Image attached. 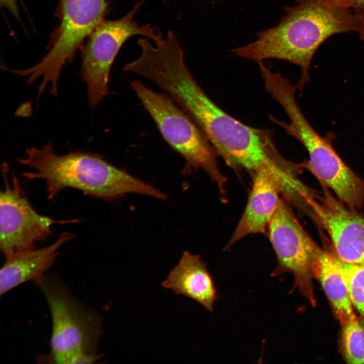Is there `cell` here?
<instances>
[{
	"label": "cell",
	"instance_id": "obj_1",
	"mask_svg": "<svg viewBox=\"0 0 364 364\" xmlns=\"http://www.w3.org/2000/svg\"><path fill=\"white\" fill-rule=\"evenodd\" d=\"M295 1V6L282 8L285 13L277 25L257 32L255 41L232 51L256 62L276 59L298 66L302 74L296 86L302 90L309 80L315 53L329 37L354 31L364 40V16L334 5L330 0Z\"/></svg>",
	"mask_w": 364,
	"mask_h": 364
},
{
	"label": "cell",
	"instance_id": "obj_2",
	"mask_svg": "<svg viewBox=\"0 0 364 364\" xmlns=\"http://www.w3.org/2000/svg\"><path fill=\"white\" fill-rule=\"evenodd\" d=\"M18 161L34 170L23 172L22 176L46 181L49 199L66 188L105 200L117 199L128 193L166 198L152 185L111 164L98 154L77 151L59 155L53 150L51 142L41 149H27L24 157Z\"/></svg>",
	"mask_w": 364,
	"mask_h": 364
},
{
	"label": "cell",
	"instance_id": "obj_3",
	"mask_svg": "<svg viewBox=\"0 0 364 364\" xmlns=\"http://www.w3.org/2000/svg\"><path fill=\"white\" fill-rule=\"evenodd\" d=\"M296 86L288 80L280 81L270 90L272 99L283 108L290 120L286 122L270 115L271 121L283 128L305 148L309 159L303 163L323 186L331 189L347 206L359 209L364 201V180L342 160L332 145L335 136L320 135L302 113L295 98Z\"/></svg>",
	"mask_w": 364,
	"mask_h": 364
},
{
	"label": "cell",
	"instance_id": "obj_4",
	"mask_svg": "<svg viewBox=\"0 0 364 364\" xmlns=\"http://www.w3.org/2000/svg\"><path fill=\"white\" fill-rule=\"evenodd\" d=\"M218 156L226 164L253 174L261 169L275 170L284 157L269 129L249 126L229 115L210 99L195 120Z\"/></svg>",
	"mask_w": 364,
	"mask_h": 364
},
{
	"label": "cell",
	"instance_id": "obj_5",
	"mask_svg": "<svg viewBox=\"0 0 364 364\" xmlns=\"http://www.w3.org/2000/svg\"><path fill=\"white\" fill-rule=\"evenodd\" d=\"M130 85L165 142L185 159L183 173L203 170L224 195L226 179L218 167L217 155L197 124L167 95L153 91L139 80L131 81Z\"/></svg>",
	"mask_w": 364,
	"mask_h": 364
},
{
	"label": "cell",
	"instance_id": "obj_6",
	"mask_svg": "<svg viewBox=\"0 0 364 364\" xmlns=\"http://www.w3.org/2000/svg\"><path fill=\"white\" fill-rule=\"evenodd\" d=\"M37 282L51 314L52 359L57 363L73 364L81 354L97 353L101 317L76 300L57 277L44 276Z\"/></svg>",
	"mask_w": 364,
	"mask_h": 364
},
{
	"label": "cell",
	"instance_id": "obj_7",
	"mask_svg": "<svg viewBox=\"0 0 364 364\" xmlns=\"http://www.w3.org/2000/svg\"><path fill=\"white\" fill-rule=\"evenodd\" d=\"M108 9L107 0H59L60 23L53 33L48 53L38 63L22 70L28 83L41 78L38 90L43 92L50 84L51 93L57 94L62 68L104 20Z\"/></svg>",
	"mask_w": 364,
	"mask_h": 364
},
{
	"label": "cell",
	"instance_id": "obj_8",
	"mask_svg": "<svg viewBox=\"0 0 364 364\" xmlns=\"http://www.w3.org/2000/svg\"><path fill=\"white\" fill-rule=\"evenodd\" d=\"M146 0L137 3L123 17L104 20L89 36L82 53L81 75L87 85L89 104L95 108L109 93L108 85L113 62L121 47L129 38L142 35L156 42L162 38L157 27L140 25L134 15Z\"/></svg>",
	"mask_w": 364,
	"mask_h": 364
},
{
	"label": "cell",
	"instance_id": "obj_9",
	"mask_svg": "<svg viewBox=\"0 0 364 364\" xmlns=\"http://www.w3.org/2000/svg\"><path fill=\"white\" fill-rule=\"evenodd\" d=\"M267 232L278 261L270 276L292 274L294 277L293 288H298L314 305L315 299L312 281L318 263V246L304 230L284 199H280Z\"/></svg>",
	"mask_w": 364,
	"mask_h": 364
},
{
	"label": "cell",
	"instance_id": "obj_10",
	"mask_svg": "<svg viewBox=\"0 0 364 364\" xmlns=\"http://www.w3.org/2000/svg\"><path fill=\"white\" fill-rule=\"evenodd\" d=\"M5 167V183L0 193V248L6 258L34 249L36 242L47 239L56 223L80 220H56L38 213L32 207L15 175L10 183Z\"/></svg>",
	"mask_w": 364,
	"mask_h": 364
},
{
	"label": "cell",
	"instance_id": "obj_11",
	"mask_svg": "<svg viewBox=\"0 0 364 364\" xmlns=\"http://www.w3.org/2000/svg\"><path fill=\"white\" fill-rule=\"evenodd\" d=\"M302 187V183L290 173L267 168L255 173L246 206L225 249L249 235L267 234L281 199L280 193L286 192L295 199Z\"/></svg>",
	"mask_w": 364,
	"mask_h": 364
},
{
	"label": "cell",
	"instance_id": "obj_12",
	"mask_svg": "<svg viewBox=\"0 0 364 364\" xmlns=\"http://www.w3.org/2000/svg\"><path fill=\"white\" fill-rule=\"evenodd\" d=\"M323 187L322 196L306 200L312 216L328 233L340 259L364 266V216L345 206Z\"/></svg>",
	"mask_w": 364,
	"mask_h": 364
},
{
	"label": "cell",
	"instance_id": "obj_13",
	"mask_svg": "<svg viewBox=\"0 0 364 364\" xmlns=\"http://www.w3.org/2000/svg\"><path fill=\"white\" fill-rule=\"evenodd\" d=\"M163 287L175 295L188 297L212 312L218 298L213 279L206 263L198 255L188 251L183 253L177 265L170 270Z\"/></svg>",
	"mask_w": 364,
	"mask_h": 364
},
{
	"label": "cell",
	"instance_id": "obj_14",
	"mask_svg": "<svg viewBox=\"0 0 364 364\" xmlns=\"http://www.w3.org/2000/svg\"><path fill=\"white\" fill-rule=\"evenodd\" d=\"M74 235L64 232L53 244L15 254L8 258L0 271V295L30 280L37 281L52 266L58 256V250Z\"/></svg>",
	"mask_w": 364,
	"mask_h": 364
},
{
	"label": "cell",
	"instance_id": "obj_15",
	"mask_svg": "<svg viewBox=\"0 0 364 364\" xmlns=\"http://www.w3.org/2000/svg\"><path fill=\"white\" fill-rule=\"evenodd\" d=\"M333 249V248H332ZM318 263L315 274L342 324L356 317L339 258L333 249L317 247Z\"/></svg>",
	"mask_w": 364,
	"mask_h": 364
},
{
	"label": "cell",
	"instance_id": "obj_16",
	"mask_svg": "<svg viewBox=\"0 0 364 364\" xmlns=\"http://www.w3.org/2000/svg\"><path fill=\"white\" fill-rule=\"evenodd\" d=\"M341 347L347 362L364 363V323L356 317L342 324Z\"/></svg>",
	"mask_w": 364,
	"mask_h": 364
},
{
	"label": "cell",
	"instance_id": "obj_17",
	"mask_svg": "<svg viewBox=\"0 0 364 364\" xmlns=\"http://www.w3.org/2000/svg\"><path fill=\"white\" fill-rule=\"evenodd\" d=\"M339 261L353 307L364 317V266L347 263L339 258Z\"/></svg>",
	"mask_w": 364,
	"mask_h": 364
},
{
	"label": "cell",
	"instance_id": "obj_18",
	"mask_svg": "<svg viewBox=\"0 0 364 364\" xmlns=\"http://www.w3.org/2000/svg\"><path fill=\"white\" fill-rule=\"evenodd\" d=\"M330 1L334 5L350 9L355 14L364 16V0H330Z\"/></svg>",
	"mask_w": 364,
	"mask_h": 364
},
{
	"label": "cell",
	"instance_id": "obj_19",
	"mask_svg": "<svg viewBox=\"0 0 364 364\" xmlns=\"http://www.w3.org/2000/svg\"><path fill=\"white\" fill-rule=\"evenodd\" d=\"M17 0H0L2 7L6 8L16 18H19Z\"/></svg>",
	"mask_w": 364,
	"mask_h": 364
},
{
	"label": "cell",
	"instance_id": "obj_20",
	"mask_svg": "<svg viewBox=\"0 0 364 364\" xmlns=\"http://www.w3.org/2000/svg\"><path fill=\"white\" fill-rule=\"evenodd\" d=\"M82 355H83V354H82ZM81 356H82V355H81ZM81 356H80V357H81ZM80 357H79V358H80ZM79 358H78V359H79ZM77 361H76V362H77ZM76 363H75V364H76Z\"/></svg>",
	"mask_w": 364,
	"mask_h": 364
},
{
	"label": "cell",
	"instance_id": "obj_21",
	"mask_svg": "<svg viewBox=\"0 0 364 364\" xmlns=\"http://www.w3.org/2000/svg\"><path fill=\"white\" fill-rule=\"evenodd\" d=\"M162 1H166V0H162Z\"/></svg>",
	"mask_w": 364,
	"mask_h": 364
}]
</instances>
